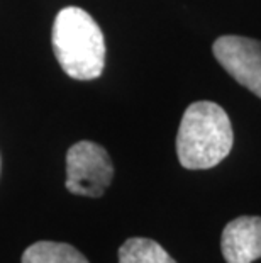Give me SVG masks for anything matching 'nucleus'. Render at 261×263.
Segmentation results:
<instances>
[{
  "label": "nucleus",
  "instance_id": "nucleus-1",
  "mask_svg": "<svg viewBox=\"0 0 261 263\" xmlns=\"http://www.w3.org/2000/svg\"><path fill=\"white\" fill-rule=\"evenodd\" d=\"M232 144V124L220 105L209 100L188 105L176 134V155L183 168H212L231 153Z\"/></svg>",
  "mask_w": 261,
  "mask_h": 263
},
{
  "label": "nucleus",
  "instance_id": "nucleus-2",
  "mask_svg": "<svg viewBox=\"0 0 261 263\" xmlns=\"http://www.w3.org/2000/svg\"><path fill=\"white\" fill-rule=\"evenodd\" d=\"M53 49L59 66L75 80H95L105 66L101 27L80 7L61 9L53 24Z\"/></svg>",
  "mask_w": 261,
  "mask_h": 263
},
{
  "label": "nucleus",
  "instance_id": "nucleus-3",
  "mask_svg": "<svg viewBox=\"0 0 261 263\" xmlns=\"http://www.w3.org/2000/svg\"><path fill=\"white\" fill-rule=\"evenodd\" d=\"M109 153L93 141H78L66 153V189L83 197H102L112 183Z\"/></svg>",
  "mask_w": 261,
  "mask_h": 263
},
{
  "label": "nucleus",
  "instance_id": "nucleus-4",
  "mask_svg": "<svg viewBox=\"0 0 261 263\" xmlns=\"http://www.w3.org/2000/svg\"><path fill=\"white\" fill-rule=\"evenodd\" d=\"M212 51L227 73L261 99V41L222 36L215 39Z\"/></svg>",
  "mask_w": 261,
  "mask_h": 263
},
{
  "label": "nucleus",
  "instance_id": "nucleus-5",
  "mask_svg": "<svg viewBox=\"0 0 261 263\" xmlns=\"http://www.w3.org/2000/svg\"><path fill=\"white\" fill-rule=\"evenodd\" d=\"M222 256L227 263H253L261 258V217L239 216L222 231Z\"/></svg>",
  "mask_w": 261,
  "mask_h": 263
},
{
  "label": "nucleus",
  "instance_id": "nucleus-6",
  "mask_svg": "<svg viewBox=\"0 0 261 263\" xmlns=\"http://www.w3.org/2000/svg\"><path fill=\"white\" fill-rule=\"evenodd\" d=\"M22 263H88V260L68 243L37 241L27 246Z\"/></svg>",
  "mask_w": 261,
  "mask_h": 263
},
{
  "label": "nucleus",
  "instance_id": "nucleus-7",
  "mask_svg": "<svg viewBox=\"0 0 261 263\" xmlns=\"http://www.w3.org/2000/svg\"><path fill=\"white\" fill-rule=\"evenodd\" d=\"M119 263H176V261L154 239L129 238L119 248Z\"/></svg>",
  "mask_w": 261,
  "mask_h": 263
}]
</instances>
